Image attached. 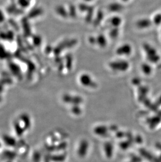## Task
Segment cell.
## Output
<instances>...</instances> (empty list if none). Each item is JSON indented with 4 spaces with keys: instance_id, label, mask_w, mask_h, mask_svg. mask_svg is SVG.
Listing matches in <instances>:
<instances>
[{
    "instance_id": "6da1fadb",
    "label": "cell",
    "mask_w": 161,
    "mask_h": 162,
    "mask_svg": "<svg viewBox=\"0 0 161 162\" xmlns=\"http://www.w3.org/2000/svg\"><path fill=\"white\" fill-rule=\"evenodd\" d=\"M131 52L130 47L128 45H124L121 46L119 49L118 50V53L120 54H128Z\"/></svg>"
}]
</instances>
